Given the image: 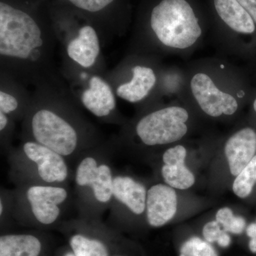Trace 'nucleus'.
Segmentation results:
<instances>
[{
  "mask_svg": "<svg viewBox=\"0 0 256 256\" xmlns=\"http://www.w3.org/2000/svg\"><path fill=\"white\" fill-rule=\"evenodd\" d=\"M56 41L31 14L0 2L1 74L25 87L64 86L54 66Z\"/></svg>",
  "mask_w": 256,
  "mask_h": 256,
  "instance_id": "obj_1",
  "label": "nucleus"
},
{
  "mask_svg": "<svg viewBox=\"0 0 256 256\" xmlns=\"http://www.w3.org/2000/svg\"><path fill=\"white\" fill-rule=\"evenodd\" d=\"M210 24L200 0H156L131 54H186L202 43Z\"/></svg>",
  "mask_w": 256,
  "mask_h": 256,
  "instance_id": "obj_2",
  "label": "nucleus"
},
{
  "mask_svg": "<svg viewBox=\"0 0 256 256\" xmlns=\"http://www.w3.org/2000/svg\"><path fill=\"white\" fill-rule=\"evenodd\" d=\"M183 92L214 118L233 116L238 110V99L245 96L244 90L234 89L233 68L220 60L200 62L191 69Z\"/></svg>",
  "mask_w": 256,
  "mask_h": 256,
  "instance_id": "obj_3",
  "label": "nucleus"
},
{
  "mask_svg": "<svg viewBox=\"0 0 256 256\" xmlns=\"http://www.w3.org/2000/svg\"><path fill=\"white\" fill-rule=\"evenodd\" d=\"M153 56L130 54L107 79L117 97L130 104L144 102L160 92L162 70Z\"/></svg>",
  "mask_w": 256,
  "mask_h": 256,
  "instance_id": "obj_4",
  "label": "nucleus"
},
{
  "mask_svg": "<svg viewBox=\"0 0 256 256\" xmlns=\"http://www.w3.org/2000/svg\"><path fill=\"white\" fill-rule=\"evenodd\" d=\"M64 76L72 98L77 99L87 110L98 118H106L117 108L116 94L101 68L86 70L67 62Z\"/></svg>",
  "mask_w": 256,
  "mask_h": 256,
  "instance_id": "obj_5",
  "label": "nucleus"
},
{
  "mask_svg": "<svg viewBox=\"0 0 256 256\" xmlns=\"http://www.w3.org/2000/svg\"><path fill=\"white\" fill-rule=\"evenodd\" d=\"M190 114L184 107L166 106L152 111L138 121V137L148 146H164L178 142L188 132Z\"/></svg>",
  "mask_w": 256,
  "mask_h": 256,
  "instance_id": "obj_6",
  "label": "nucleus"
},
{
  "mask_svg": "<svg viewBox=\"0 0 256 256\" xmlns=\"http://www.w3.org/2000/svg\"><path fill=\"white\" fill-rule=\"evenodd\" d=\"M31 130L36 142L62 156L73 154L78 144V134L73 124L54 110L41 106L32 114Z\"/></svg>",
  "mask_w": 256,
  "mask_h": 256,
  "instance_id": "obj_7",
  "label": "nucleus"
},
{
  "mask_svg": "<svg viewBox=\"0 0 256 256\" xmlns=\"http://www.w3.org/2000/svg\"><path fill=\"white\" fill-rule=\"evenodd\" d=\"M210 24L218 36L232 48L233 40L255 33L254 20L238 0H208Z\"/></svg>",
  "mask_w": 256,
  "mask_h": 256,
  "instance_id": "obj_8",
  "label": "nucleus"
},
{
  "mask_svg": "<svg viewBox=\"0 0 256 256\" xmlns=\"http://www.w3.org/2000/svg\"><path fill=\"white\" fill-rule=\"evenodd\" d=\"M57 40L63 46L64 62L86 70L101 68L100 38L92 25H82Z\"/></svg>",
  "mask_w": 256,
  "mask_h": 256,
  "instance_id": "obj_9",
  "label": "nucleus"
},
{
  "mask_svg": "<svg viewBox=\"0 0 256 256\" xmlns=\"http://www.w3.org/2000/svg\"><path fill=\"white\" fill-rule=\"evenodd\" d=\"M76 182L80 186L92 188L97 201L106 203L112 196L114 178L108 165L98 166L94 158H85L80 162L76 170Z\"/></svg>",
  "mask_w": 256,
  "mask_h": 256,
  "instance_id": "obj_10",
  "label": "nucleus"
},
{
  "mask_svg": "<svg viewBox=\"0 0 256 256\" xmlns=\"http://www.w3.org/2000/svg\"><path fill=\"white\" fill-rule=\"evenodd\" d=\"M26 197L32 213L41 224H53L60 214L58 205L67 198V192L62 188L33 186L28 188Z\"/></svg>",
  "mask_w": 256,
  "mask_h": 256,
  "instance_id": "obj_11",
  "label": "nucleus"
},
{
  "mask_svg": "<svg viewBox=\"0 0 256 256\" xmlns=\"http://www.w3.org/2000/svg\"><path fill=\"white\" fill-rule=\"evenodd\" d=\"M25 154L36 163L38 175L46 182H62L68 176V168L63 156L36 142H26Z\"/></svg>",
  "mask_w": 256,
  "mask_h": 256,
  "instance_id": "obj_12",
  "label": "nucleus"
},
{
  "mask_svg": "<svg viewBox=\"0 0 256 256\" xmlns=\"http://www.w3.org/2000/svg\"><path fill=\"white\" fill-rule=\"evenodd\" d=\"M146 218L153 227H160L174 218L178 210V196L174 188L158 184L148 190L146 200Z\"/></svg>",
  "mask_w": 256,
  "mask_h": 256,
  "instance_id": "obj_13",
  "label": "nucleus"
},
{
  "mask_svg": "<svg viewBox=\"0 0 256 256\" xmlns=\"http://www.w3.org/2000/svg\"><path fill=\"white\" fill-rule=\"evenodd\" d=\"M224 152L230 173L238 176L256 156V131L250 128L237 131L226 142Z\"/></svg>",
  "mask_w": 256,
  "mask_h": 256,
  "instance_id": "obj_14",
  "label": "nucleus"
},
{
  "mask_svg": "<svg viewBox=\"0 0 256 256\" xmlns=\"http://www.w3.org/2000/svg\"><path fill=\"white\" fill-rule=\"evenodd\" d=\"M186 154V149L182 146L170 148L163 154L164 165L162 168V175L171 188L188 190L195 183L194 175L184 164Z\"/></svg>",
  "mask_w": 256,
  "mask_h": 256,
  "instance_id": "obj_15",
  "label": "nucleus"
},
{
  "mask_svg": "<svg viewBox=\"0 0 256 256\" xmlns=\"http://www.w3.org/2000/svg\"><path fill=\"white\" fill-rule=\"evenodd\" d=\"M146 193L142 184L129 176L114 178L112 196L136 214H141L146 210Z\"/></svg>",
  "mask_w": 256,
  "mask_h": 256,
  "instance_id": "obj_16",
  "label": "nucleus"
},
{
  "mask_svg": "<svg viewBox=\"0 0 256 256\" xmlns=\"http://www.w3.org/2000/svg\"><path fill=\"white\" fill-rule=\"evenodd\" d=\"M42 244L32 235H6L0 238V256H38Z\"/></svg>",
  "mask_w": 256,
  "mask_h": 256,
  "instance_id": "obj_17",
  "label": "nucleus"
},
{
  "mask_svg": "<svg viewBox=\"0 0 256 256\" xmlns=\"http://www.w3.org/2000/svg\"><path fill=\"white\" fill-rule=\"evenodd\" d=\"M26 88L14 79L1 74L0 112L10 114L18 110L21 106L22 99L31 97Z\"/></svg>",
  "mask_w": 256,
  "mask_h": 256,
  "instance_id": "obj_18",
  "label": "nucleus"
},
{
  "mask_svg": "<svg viewBox=\"0 0 256 256\" xmlns=\"http://www.w3.org/2000/svg\"><path fill=\"white\" fill-rule=\"evenodd\" d=\"M70 245L76 256H108L104 244L79 234L70 238Z\"/></svg>",
  "mask_w": 256,
  "mask_h": 256,
  "instance_id": "obj_19",
  "label": "nucleus"
},
{
  "mask_svg": "<svg viewBox=\"0 0 256 256\" xmlns=\"http://www.w3.org/2000/svg\"><path fill=\"white\" fill-rule=\"evenodd\" d=\"M256 183V154L234 180V194L240 198H246L252 194Z\"/></svg>",
  "mask_w": 256,
  "mask_h": 256,
  "instance_id": "obj_20",
  "label": "nucleus"
},
{
  "mask_svg": "<svg viewBox=\"0 0 256 256\" xmlns=\"http://www.w3.org/2000/svg\"><path fill=\"white\" fill-rule=\"evenodd\" d=\"M216 220L222 226L224 230L234 234H240L246 227V220L242 216H236L228 207H224L217 212Z\"/></svg>",
  "mask_w": 256,
  "mask_h": 256,
  "instance_id": "obj_21",
  "label": "nucleus"
},
{
  "mask_svg": "<svg viewBox=\"0 0 256 256\" xmlns=\"http://www.w3.org/2000/svg\"><path fill=\"white\" fill-rule=\"evenodd\" d=\"M180 256H218L214 248L198 237L188 239L180 250Z\"/></svg>",
  "mask_w": 256,
  "mask_h": 256,
  "instance_id": "obj_22",
  "label": "nucleus"
},
{
  "mask_svg": "<svg viewBox=\"0 0 256 256\" xmlns=\"http://www.w3.org/2000/svg\"><path fill=\"white\" fill-rule=\"evenodd\" d=\"M78 9L88 12H98L112 4L114 0H68Z\"/></svg>",
  "mask_w": 256,
  "mask_h": 256,
  "instance_id": "obj_23",
  "label": "nucleus"
},
{
  "mask_svg": "<svg viewBox=\"0 0 256 256\" xmlns=\"http://www.w3.org/2000/svg\"><path fill=\"white\" fill-rule=\"evenodd\" d=\"M202 233L207 242H218L227 232L222 228L220 224L217 220H213L208 222L204 226Z\"/></svg>",
  "mask_w": 256,
  "mask_h": 256,
  "instance_id": "obj_24",
  "label": "nucleus"
},
{
  "mask_svg": "<svg viewBox=\"0 0 256 256\" xmlns=\"http://www.w3.org/2000/svg\"><path fill=\"white\" fill-rule=\"evenodd\" d=\"M8 124H9V118H8V114L0 112V130L2 132L6 128Z\"/></svg>",
  "mask_w": 256,
  "mask_h": 256,
  "instance_id": "obj_25",
  "label": "nucleus"
},
{
  "mask_svg": "<svg viewBox=\"0 0 256 256\" xmlns=\"http://www.w3.org/2000/svg\"><path fill=\"white\" fill-rule=\"evenodd\" d=\"M246 234L250 238H256V223L250 224L248 226Z\"/></svg>",
  "mask_w": 256,
  "mask_h": 256,
  "instance_id": "obj_26",
  "label": "nucleus"
},
{
  "mask_svg": "<svg viewBox=\"0 0 256 256\" xmlns=\"http://www.w3.org/2000/svg\"><path fill=\"white\" fill-rule=\"evenodd\" d=\"M249 248L250 252L256 254V238H250V242H249Z\"/></svg>",
  "mask_w": 256,
  "mask_h": 256,
  "instance_id": "obj_27",
  "label": "nucleus"
},
{
  "mask_svg": "<svg viewBox=\"0 0 256 256\" xmlns=\"http://www.w3.org/2000/svg\"><path fill=\"white\" fill-rule=\"evenodd\" d=\"M3 212V204L2 202H1V203H0V214H2Z\"/></svg>",
  "mask_w": 256,
  "mask_h": 256,
  "instance_id": "obj_28",
  "label": "nucleus"
},
{
  "mask_svg": "<svg viewBox=\"0 0 256 256\" xmlns=\"http://www.w3.org/2000/svg\"><path fill=\"white\" fill-rule=\"evenodd\" d=\"M65 256H76L75 254H72V252H68V254H66Z\"/></svg>",
  "mask_w": 256,
  "mask_h": 256,
  "instance_id": "obj_29",
  "label": "nucleus"
},
{
  "mask_svg": "<svg viewBox=\"0 0 256 256\" xmlns=\"http://www.w3.org/2000/svg\"><path fill=\"white\" fill-rule=\"evenodd\" d=\"M254 110H255L256 112V100H254Z\"/></svg>",
  "mask_w": 256,
  "mask_h": 256,
  "instance_id": "obj_30",
  "label": "nucleus"
}]
</instances>
